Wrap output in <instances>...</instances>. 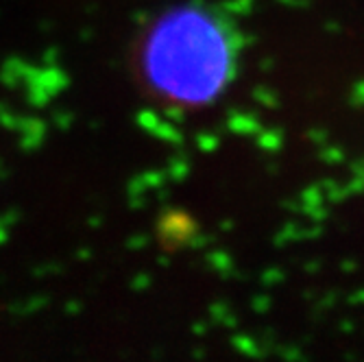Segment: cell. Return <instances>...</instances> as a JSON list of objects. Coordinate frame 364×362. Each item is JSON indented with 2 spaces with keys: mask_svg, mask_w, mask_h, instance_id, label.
Masks as SVG:
<instances>
[{
  "mask_svg": "<svg viewBox=\"0 0 364 362\" xmlns=\"http://www.w3.org/2000/svg\"><path fill=\"white\" fill-rule=\"evenodd\" d=\"M236 68V42L218 13L181 5L159 15L140 48L147 88L179 107L210 105L225 92Z\"/></svg>",
  "mask_w": 364,
  "mask_h": 362,
  "instance_id": "1",
  "label": "cell"
}]
</instances>
